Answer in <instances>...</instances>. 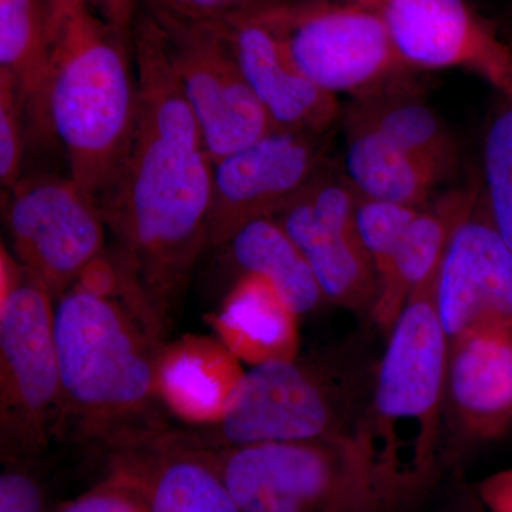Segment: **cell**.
I'll list each match as a JSON object with an SVG mask.
<instances>
[{"instance_id":"obj_1","label":"cell","mask_w":512,"mask_h":512,"mask_svg":"<svg viewBox=\"0 0 512 512\" xmlns=\"http://www.w3.org/2000/svg\"><path fill=\"white\" fill-rule=\"evenodd\" d=\"M136 127L97 198L116 239L114 264L165 336L192 268L210 248L214 160L181 92L165 33L148 12L133 29Z\"/></svg>"},{"instance_id":"obj_2","label":"cell","mask_w":512,"mask_h":512,"mask_svg":"<svg viewBox=\"0 0 512 512\" xmlns=\"http://www.w3.org/2000/svg\"><path fill=\"white\" fill-rule=\"evenodd\" d=\"M55 338L57 439L121 456L171 431L160 383L165 336L114 262L101 256L56 299Z\"/></svg>"},{"instance_id":"obj_3","label":"cell","mask_w":512,"mask_h":512,"mask_svg":"<svg viewBox=\"0 0 512 512\" xmlns=\"http://www.w3.org/2000/svg\"><path fill=\"white\" fill-rule=\"evenodd\" d=\"M133 37L87 0H50L47 104L70 178L99 198L126 157L138 111Z\"/></svg>"},{"instance_id":"obj_4","label":"cell","mask_w":512,"mask_h":512,"mask_svg":"<svg viewBox=\"0 0 512 512\" xmlns=\"http://www.w3.org/2000/svg\"><path fill=\"white\" fill-rule=\"evenodd\" d=\"M437 274L413 292L387 333L352 433L406 505L429 487L440 461L448 339L437 313Z\"/></svg>"},{"instance_id":"obj_5","label":"cell","mask_w":512,"mask_h":512,"mask_svg":"<svg viewBox=\"0 0 512 512\" xmlns=\"http://www.w3.org/2000/svg\"><path fill=\"white\" fill-rule=\"evenodd\" d=\"M201 450L242 512H396L406 507L352 434Z\"/></svg>"},{"instance_id":"obj_6","label":"cell","mask_w":512,"mask_h":512,"mask_svg":"<svg viewBox=\"0 0 512 512\" xmlns=\"http://www.w3.org/2000/svg\"><path fill=\"white\" fill-rule=\"evenodd\" d=\"M340 387L318 360H268L238 377L217 420L171 434L197 448L345 436L352 429Z\"/></svg>"},{"instance_id":"obj_7","label":"cell","mask_w":512,"mask_h":512,"mask_svg":"<svg viewBox=\"0 0 512 512\" xmlns=\"http://www.w3.org/2000/svg\"><path fill=\"white\" fill-rule=\"evenodd\" d=\"M55 301L25 269L0 292V447L6 464L40 456L59 433Z\"/></svg>"},{"instance_id":"obj_8","label":"cell","mask_w":512,"mask_h":512,"mask_svg":"<svg viewBox=\"0 0 512 512\" xmlns=\"http://www.w3.org/2000/svg\"><path fill=\"white\" fill-rule=\"evenodd\" d=\"M293 64L326 93L363 96L410 72L379 8L301 0L255 10Z\"/></svg>"},{"instance_id":"obj_9","label":"cell","mask_w":512,"mask_h":512,"mask_svg":"<svg viewBox=\"0 0 512 512\" xmlns=\"http://www.w3.org/2000/svg\"><path fill=\"white\" fill-rule=\"evenodd\" d=\"M6 200L13 255L30 278L59 299L82 279L106 248L99 202L72 178H20Z\"/></svg>"},{"instance_id":"obj_10","label":"cell","mask_w":512,"mask_h":512,"mask_svg":"<svg viewBox=\"0 0 512 512\" xmlns=\"http://www.w3.org/2000/svg\"><path fill=\"white\" fill-rule=\"evenodd\" d=\"M156 20L214 163L275 130L241 72L227 23Z\"/></svg>"},{"instance_id":"obj_11","label":"cell","mask_w":512,"mask_h":512,"mask_svg":"<svg viewBox=\"0 0 512 512\" xmlns=\"http://www.w3.org/2000/svg\"><path fill=\"white\" fill-rule=\"evenodd\" d=\"M318 134L272 130L214 163L211 247L256 218L288 207L325 167Z\"/></svg>"},{"instance_id":"obj_12","label":"cell","mask_w":512,"mask_h":512,"mask_svg":"<svg viewBox=\"0 0 512 512\" xmlns=\"http://www.w3.org/2000/svg\"><path fill=\"white\" fill-rule=\"evenodd\" d=\"M393 45L413 69H466L512 101V50L467 0H382Z\"/></svg>"},{"instance_id":"obj_13","label":"cell","mask_w":512,"mask_h":512,"mask_svg":"<svg viewBox=\"0 0 512 512\" xmlns=\"http://www.w3.org/2000/svg\"><path fill=\"white\" fill-rule=\"evenodd\" d=\"M477 204L458 222L437 274V313L448 340L485 320H512V248Z\"/></svg>"},{"instance_id":"obj_14","label":"cell","mask_w":512,"mask_h":512,"mask_svg":"<svg viewBox=\"0 0 512 512\" xmlns=\"http://www.w3.org/2000/svg\"><path fill=\"white\" fill-rule=\"evenodd\" d=\"M446 412L470 440L510 433L512 320H485L448 340Z\"/></svg>"},{"instance_id":"obj_15","label":"cell","mask_w":512,"mask_h":512,"mask_svg":"<svg viewBox=\"0 0 512 512\" xmlns=\"http://www.w3.org/2000/svg\"><path fill=\"white\" fill-rule=\"evenodd\" d=\"M255 10L227 23L249 89L278 130L323 136L338 120V99L293 64L279 37Z\"/></svg>"},{"instance_id":"obj_16","label":"cell","mask_w":512,"mask_h":512,"mask_svg":"<svg viewBox=\"0 0 512 512\" xmlns=\"http://www.w3.org/2000/svg\"><path fill=\"white\" fill-rule=\"evenodd\" d=\"M274 217L305 256L323 298L356 311L372 309L377 292L376 272L356 225L320 220L303 192Z\"/></svg>"},{"instance_id":"obj_17","label":"cell","mask_w":512,"mask_h":512,"mask_svg":"<svg viewBox=\"0 0 512 512\" xmlns=\"http://www.w3.org/2000/svg\"><path fill=\"white\" fill-rule=\"evenodd\" d=\"M116 458L140 478L150 512H242L210 456L171 431Z\"/></svg>"},{"instance_id":"obj_18","label":"cell","mask_w":512,"mask_h":512,"mask_svg":"<svg viewBox=\"0 0 512 512\" xmlns=\"http://www.w3.org/2000/svg\"><path fill=\"white\" fill-rule=\"evenodd\" d=\"M477 204L474 190L448 192L417 212L400 242L389 271L377 281L372 316L389 333L413 292L439 271L458 222Z\"/></svg>"},{"instance_id":"obj_19","label":"cell","mask_w":512,"mask_h":512,"mask_svg":"<svg viewBox=\"0 0 512 512\" xmlns=\"http://www.w3.org/2000/svg\"><path fill=\"white\" fill-rule=\"evenodd\" d=\"M346 124L345 175L357 194L409 207L427 205L447 174L353 114Z\"/></svg>"},{"instance_id":"obj_20","label":"cell","mask_w":512,"mask_h":512,"mask_svg":"<svg viewBox=\"0 0 512 512\" xmlns=\"http://www.w3.org/2000/svg\"><path fill=\"white\" fill-rule=\"evenodd\" d=\"M50 0H0V73L8 74L25 109L29 133L53 137L47 104Z\"/></svg>"},{"instance_id":"obj_21","label":"cell","mask_w":512,"mask_h":512,"mask_svg":"<svg viewBox=\"0 0 512 512\" xmlns=\"http://www.w3.org/2000/svg\"><path fill=\"white\" fill-rule=\"evenodd\" d=\"M298 318L264 278L242 275L218 320L232 352L254 366L298 356Z\"/></svg>"},{"instance_id":"obj_22","label":"cell","mask_w":512,"mask_h":512,"mask_svg":"<svg viewBox=\"0 0 512 512\" xmlns=\"http://www.w3.org/2000/svg\"><path fill=\"white\" fill-rule=\"evenodd\" d=\"M224 247L242 275L264 278L296 316L325 299L305 256L274 215L248 222Z\"/></svg>"},{"instance_id":"obj_23","label":"cell","mask_w":512,"mask_h":512,"mask_svg":"<svg viewBox=\"0 0 512 512\" xmlns=\"http://www.w3.org/2000/svg\"><path fill=\"white\" fill-rule=\"evenodd\" d=\"M402 79L356 97L349 113L450 175L457 161L456 140L439 114L400 83Z\"/></svg>"},{"instance_id":"obj_24","label":"cell","mask_w":512,"mask_h":512,"mask_svg":"<svg viewBox=\"0 0 512 512\" xmlns=\"http://www.w3.org/2000/svg\"><path fill=\"white\" fill-rule=\"evenodd\" d=\"M188 353L187 349L165 348L160 369L161 393L175 412L212 423L220 416L231 389L218 383L207 360Z\"/></svg>"},{"instance_id":"obj_25","label":"cell","mask_w":512,"mask_h":512,"mask_svg":"<svg viewBox=\"0 0 512 512\" xmlns=\"http://www.w3.org/2000/svg\"><path fill=\"white\" fill-rule=\"evenodd\" d=\"M484 214L512 248V101L495 114L485 134Z\"/></svg>"},{"instance_id":"obj_26","label":"cell","mask_w":512,"mask_h":512,"mask_svg":"<svg viewBox=\"0 0 512 512\" xmlns=\"http://www.w3.org/2000/svg\"><path fill=\"white\" fill-rule=\"evenodd\" d=\"M419 211L420 208L409 205L370 200L359 195L356 208L357 234L375 268L377 281L389 271L394 254Z\"/></svg>"},{"instance_id":"obj_27","label":"cell","mask_w":512,"mask_h":512,"mask_svg":"<svg viewBox=\"0 0 512 512\" xmlns=\"http://www.w3.org/2000/svg\"><path fill=\"white\" fill-rule=\"evenodd\" d=\"M55 512H150L144 485L131 468L116 461L109 477L60 505Z\"/></svg>"},{"instance_id":"obj_28","label":"cell","mask_w":512,"mask_h":512,"mask_svg":"<svg viewBox=\"0 0 512 512\" xmlns=\"http://www.w3.org/2000/svg\"><path fill=\"white\" fill-rule=\"evenodd\" d=\"M29 128L25 109L8 74L0 73V183L6 191L22 178Z\"/></svg>"},{"instance_id":"obj_29","label":"cell","mask_w":512,"mask_h":512,"mask_svg":"<svg viewBox=\"0 0 512 512\" xmlns=\"http://www.w3.org/2000/svg\"><path fill=\"white\" fill-rule=\"evenodd\" d=\"M147 12L158 20L197 25L228 23L261 8V0H147Z\"/></svg>"},{"instance_id":"obj_30","label":"cell","mask_w":512,"mask_h":512,"mask_svg":"<svg viewBox=\"0 0 512 512\" xmlns=\"http://www.w3.org/2000/svg\"><path fill=\"white\" fill-rule=\"evenodd\" d=\"M0 512H45L39 481L20 464H6L0 476Z\"/></svg>"},{"instance_id":"obj_31","label":"cell","mask_w":512,"mask_h":512,"mask_svg":"<svg viewBox=\"0 0 512 512\" xmlns=\"http://www.w3.org/2000/svg\"><path fill=\"white\" fill-rule=\"evenodd\" d=\"M477 497L487 512H512V468L485 477Z\"/></svg>"},{"instance_id":"obj_32","label":"cell","mask_w":512,"mask_h":512,"mask_svg":"<svg viewBox=\"0 0 512 512\" xmlns=\"http://www.w3.org/2000/svg\"><path fill=\"white\" fill-rule=\"evenodd\" d=\"M90 6L114 29L133 37L138 10L137 0H87Z\"/></svg>"},{"instance_id":"obj_33","label":"cell","mask_w":512,"mask_h":512,"mask_svg":"<svg viewBox=\"0 0 512 512\" xmlns=\"http://www.w3.org/2000/svg\"><path fill=\"white\" fill-rule=\"evenodd\" d=\"M264 5H286V3L301 2V0H261ZM356 2V0H352Z\"/></svg>"},{"instance_id":"obj_34","label":"cell","mask_w":512,"mask_h":512,"mask_svg":"<svg viewBox=\"0 0 512 512\" xmlns=\"http://www.w3.org/2000/svg\"><path fill=\"white\" fill-rule=\"evenodd\" d=\"M458 512H487V511L484 510L483 504L480 503V500H478V497H477L476 505H470V507L463 508V510H460Z\"/></svg>"},{"instance_id":"obj_35","label":"cell","mask_w":512,"mask_h":512,"mask_svg":"<svg viewBox=\"0 0 512 512\" xmlns=\"http://www.w3.org/2000/svg\"><path fill=\"white\" fill-rule=\"evenodd\" d=\"M356 2L363 3V5L373 6V8H379L382 0H356Z\"/></svg>"}]
</instances>
